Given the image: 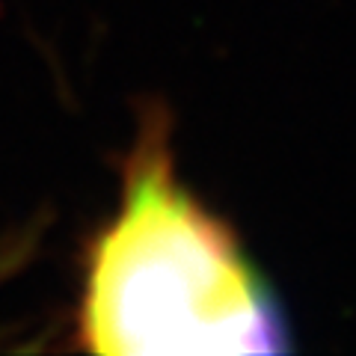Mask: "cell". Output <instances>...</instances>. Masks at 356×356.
Segmentation results:
<instances>
[{
	"instance_id": "1",
	"label": "cell",
	"mask_w": 356,
	"mask_h": 356,
	"mask_svg": "<svg viewBox=\"0 0 356 356\" xmlns=\"http://www.w3.org/2000/svg\"><path fill=\"white\" fill-rule=\"evenodd\" d=\"M81 348L102 356L282 353L280 303L238 235L178 181L163 116L122 166V205L89 243Z\"/></svg>"
}]
</instances>
